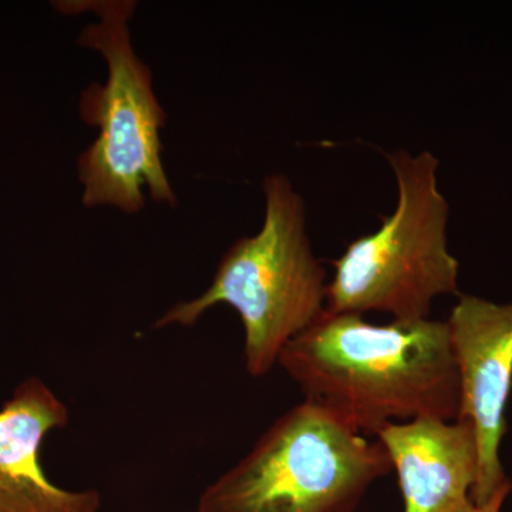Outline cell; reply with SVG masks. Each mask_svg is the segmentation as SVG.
I'll return each instance as SVG.
<instances>
[{"instance_id": "obj_1", "label": "cell", "mask_w": 512, "mask_h": 512, "mask_svg": "<svg viewBox=\"0 0 512 512\" xmlns=\"http://www.w3.org/2000/svg\"><path fill=\"white\" fill-rule=\"evenodd\" d=\"M278 365L318 404L352 429L457 420L460 380L447 322L373 325L355 313L325 311L282 350Z\"/></svg>"}, {"instance_id": "obj_2", "label": "cell", "mask_w": 512, "mask_h": 512, "mask_svg": "<svg viewBox=\"0 0 512 512\" xmlns=\"http://www.w3.org/2000/svg\"><path fill=\"white\" fill-rule=\"evenodd\" d=\"M265 218L258 234L238 239L222 256L211 285L180 302L154 328H191L208 309L229 305L245 332V367L262 377L282 350L326 311V271L312 251L303 198L284 174L266 175Z\"/></svg>"}, {"instance_id": "obj_3", "label": "cell", "mask_w": 512, "mask_h": 512, "mask_svg": "<svg viewBox=\"0 0 512 512\" xmlns=\"http://www.w3.org/2000/svg\"><path fill=\"white\" fill-rule=\"evenodd\" d=\"M55 8L64 15L93 12L97 22L80 33L77 43L106 60V83H92L80 94L84 123L99 128L96 140L77 158L86 207H116L138 214L153 201L177 205L165 173L161 130L167 114L153 89V73L131 43L134 0H64Z\"/></svg>"}, {"instance_id": "obj_4", "label": "cell", "mask_w": 512, "mask_h": 512, "mask_svg": "<svg viewBox=\"0 0 512 512\" xmlns=\"http://www.w3.org/2000/svg\"><path fill=\"white\" fill-rule=\"evenodd\" d=\"M392 471L379 440L305 400L205 488L198 512H355Z\"/></svg>"}, {"instance_id": "obj_5", "label": "cell", "mask_w": 512, "mask_h": 512, "mask_svg": "<svg viewBox=\"0 0 512 512\" xmlns=\"http://www.w3.org/2000/svg\"><path fill=\"white\" fill-rule=\"evenodd\" d=\"M397 205L377 231L357 238L333 262L326 311L389 313L430 319L441 295L458 293V261L447 247L448 204L437 185L439 160L429 153L387 154Z\"/></svg>"}, {"instance_id": "obj_6", "label": "cell", "mask_w": 512, "mask_h": 512, "mask_svg": "<svg viewBox=\"0 0 512 512\" xmlns=\"http://www.w3.org/2000/svg\"><path fill=\"white\" fill-rule=\"evenodd\" d=\"M460 380L458 420L476 434L478 473L471 501L488 503L512 487L500 460L512 389V302L507 305L464 295L447 320Z\"/></svg>"}, {"instance_id": "obj_7", "label": "cell", "mask_w": 512, "mask_h": 512, "mask_svg": "<svg viewBox=\"0 0 512 512\" xmlns=\"http://www.w3.org/2000/svg\"><path fill=\"white\" fill-rule=\"evenodd\" d=\"M69 407L29 377L0 409V512H99L97 491L57 487L40 463L47 434L69 424Z\"/></svg>"}, {"instance_id": "obj_8", "label": "cell", "mask_w": 512, "mask_h": 512, "mask_svg": "<svg viewBox=\"0 0 512 512\" xmlns=\"http://www.w3.org/2000/svg\"><path fill=\"white\" fill-rule=\"evenodd\" d=\"M376 437L396 470L404 512H456L471 500L478 450L468 421L389 423Z\"/></svg>"}, {"instance_id": "obj_9", "label": "cell", "mask_w": 512, "mask_h": 512, "mask_svg": "<svg viewBox=\"0 0 512 512\" xmlns=\"http://www.w3.org/2000/svg\"><path fill=\"white\" fill-rule=\"evenodd\" d=\"M512 487L505 488V490L500 491L494 498H491L488 503L484 504H476L473 501H468L466 505L460 508V510L456 512H501V508L507 500L508 494L511 493Z\"/></svg>"}]
</instances>
